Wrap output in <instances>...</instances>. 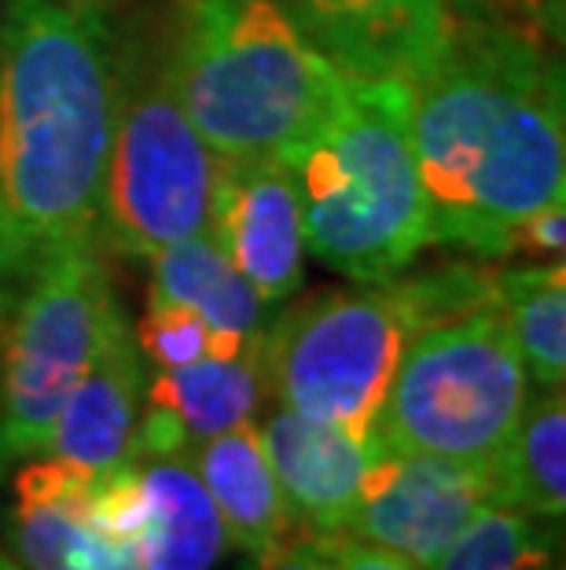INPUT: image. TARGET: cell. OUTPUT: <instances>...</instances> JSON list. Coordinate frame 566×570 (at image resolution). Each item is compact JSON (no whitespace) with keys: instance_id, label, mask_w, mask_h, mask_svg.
Returning a JSON list of instances; mask_svg holds the SVG:
<instances>
[{"instance_id":"6da1fadb","label":"cell","mask_w":566,"mask_h":570,"mask_svg":"<svg viewBox=\"0 0 566 570\" xmlns=\"http://www.w3.org/2000/svg\"><path fill=\"white\" fill-rule=\"evenodd\" d=\"M427 244L508 258L512 233L563 199V59L552 41L453 19L408 81Z\"/></svg>"},{"instance_id":"7a4b0ae2","label":"cell","mask_w":566,"mask_h":570,"mask_svg":"<svg viewBox=\"0 0 566 570\" xmlns=\"http://www.w3.org/2000/svg\"><path fill=\"white\" fill-rule=\"evenodd\" d=\"M118 56L96 0H4L0 199L27 262L100 239Z\"/></svg>"},{"instance_id":"3957f363","label":"cell","mask_w":566,"mask_h":570,"mask_svg":"<svg viewBox=\"0 0 566 570\" xmlns=\"http://www.w3.org/2000/svg\"><path fill=\"white\" fill-rule=\"evenodd\" d=\"M166 67L218 159H291L346 81L309 45L287 0H173Z\"/></svg>"},{"instance_id":"277c9868","label":"cell","mask_w":566,"mask_h":570,"mask_svg":"<svg viewBox=\"0 0 566 570\" xmlns=\"http://www.w3.org/2000/svg\"><path fill=\"white\" fill-rule=\"evenodd\" d=\"M287 166L306 250L331 273L383 284L430 247L405 81L346 78L331 115Z\"/></svg>"},{"instance_id":"5b68a950","label":"cell","mask_w":566,"mask_h":570,"mask_svg":"<svg viewBox=\"0 0 566 570\" xmlns=\"http://www.w3.org/2000/svg\"><path fill=\"white\" fill-rule=\"evenodd\" d=\"M529 397V375L515 350L500 302L467 317L419 327L408 338L376 442L390 453L438 456L493 468Z\"/></svg>"},{"instance_id":"8992f818","label":"cell","mask_w":566,"mask_h":570,"mask_svg":"<svg viewBox=\"0 0 566 570\" xmlns=\"http://www.w3.org/2000/svg\"><path fill=\"white\" fill-rule=\"evenodd\" d=\"M214 155L185 115L166 52L148 41L118 59L115 137L107 155L100 239L151 258L210 225Z\"/></svg>"},{"instance_id":"52a82bcc","label":"cell","mask_w":566,"mask_h":570,"mask_svg":"<svg viewBox=\"0 0 566 570\" xmlns=\"http://www.w3.org/2000/svg\"><path fill=\"white\" fill-rule=\"evenodd\" d=\"M413 335L416 324L394 281L320 291L265 332V380L284 409L371 442Z\"/></svg>"},{"instance_id":"ba28073f","label":"cell","mask_w":566,"mask_h":570,"mask_svg":"<svg viewBox=\"0 0 566 570\" xmlns=\"http://www.w3.org/2000/svg\"><path fill=\"white\" fill-rule=\"evenodd\" d=\"M111 302L100 239L48 247L27 265L0 365V482L22 460L48 453L59 409L89 368Z\"/></svg>"},{"instance_id":"9c48e42d","label":"cell","mask_w":566,"mask_h":570,"mask_svg":"<svg viewBox=\"0 0 566 570\" xmlns=\"http://www.w3.org/2000/svg\"><path fill=\"white\" fill-rule=\"evenodd\" d=\"M489 504L497 501H493V479L486 468L390 453L379 445L342 533L379 544L416 570H435L449 544Z\"/></svg>"},{"instance_id":"30bf717a","label":"cell","mask_w":566,"mask_h":570,"mask_svg":"<svg viewBox=\"0 0 566 570\" xmlns=\"http://www.w3.org/2000/svg\"><path fill=\"white\" fill-rule=\"evenodd\" d=\"M207 228L265 306H280L302 291V206L291 166L280 155L214 159Z\"/></svg>"},{"instance_id":"8fae6325","label":"cell","mask_w":566,"mask_h":570,"mask_svg":"<svg viewBox=\"0 0 566 570\" xmlns=\"http://www.w3.org/2000/svg\"><path fill=\"white\" fill-rule=\"evenodd\" d=\"M96 471L41 453L16 471V504L8 515L11 549L27 570H143L137 544L96 515Z\"/></svg>"},{"instance_id":"7c38bea8","label":"cell","mask_w":566,"mask_h":570,"mask_svg":"<svg viewBox=\"0 0 566 570\" xmlns=\"http://www.w3.org/2000/svg\"><path fill=\"white\" fill-rule=\"evenodd\" d=\"M309 45L360 81H413L453 33L445 0H287Z\"/></svg>"},{"instance_id":"4fadbf2b","label":"cell","mask_w":566,"mask_h":570,"mask_svg":"<svg viewBox=\"0 0 566 570\" xmlns=\"http://www.w3.org/2000/svg\"><path fill=\"white\" fill-rule=\"evenodd\" d=\"M143 365L118 298L107 306L100 343L86 375L67 394L52 428L48 453L75 460L89 471H111L132 460V439L143 412Z\"/></svg>"},{"instance_id":"5bb4252c","label":"cell","mask_w":566,"mask_h":570,"mask_svg":"<svg viewBox=\"0 0 566 570\" xmlns=\"http://www.w3.org/2000/svg\"><path fill=\"white\" fill-rule=\"evenodd\" d=\"M261 442L280 482L291 527L302 533H342L379 442H360L284 405L265 420Z\"/></svg>"},{"instance_id":"9a60e30c","label":"cell","mask_w":566,"mask_h":570,"mask_svg":"<svg viewBox=\"0 0 566 570\" xmlns=\"http://www.w3.org/2000/svg\"><path fill=\"white\" fill-rule=\"evenodd\" d=\"M140 490L137 552L143 570H214L228 549L225 523L188 449L132 460Z\"/></svg>"},{"instance_id":"2e32d148","label":"cell","mask_w":566,"mask_h":570,"mask_svg":"<svg viewBox=\"0 0 566 570\" xmlns=\"http://www.w3.org/2000/svg\"><path fill=\"white\" fill-rule=\"evenodd\" d=\"M188 456L218 508L228 544L247 556H261L284 541L291 515L255 423L247 420L207 442H196Z\"/></svg>"},{"instance_id":"e0dca14e","label":"cell","mask_w":566,"mask_h":570,"mask_svg":"<svg viewBox=\"0 0 566 570\" xmlns=\"http://www.w3.org/2000/svg\"><path fill=\"white\" fill-rule=\"evenodd\" d=\"M151 298L191 306L214 332V357H236L265 327V302L236 269L210 228L151 254Z\"/></svg>"},{"instance_id":"ac0fdd59","label":"cell","mask_w":566,"mask_h":570,"mask_svg":"<svg viewBox=\"0 0 566 570\" xmlns=\"http://www.w3.org/2000/svg\"><path fill=\"white\" fill-rule=\"evenodd\" d=\"M261 338L265 332L250 338L236 357H202L191 365L162 368L143 391V405L166 412L185 431L188 445L239 428L258 412L269 386Z\"/></svg>"},{"instance_id":"d6986e66","label":"cell","mask_w":566,"mask_h":570,"mask_svg":"<svg viewBox=\"0 0 566 570\" xmlns=\"http://www.w3.org/2000/svg\"><path fill=\"white\" fill-rule=\"evenodd\" d=\"M493 501L534 519H563L566 512V402L563 386H540L526 397L508 445L489 468Z\"/></svg>"},{"instance_id":"ffe728a7","label":"cell","mask_w":566,"mask_h":570,"mask_svg":"<svg viewBox=\"0 0 566 570\" xmlns=\"http://www.w3.org/2000/svg\"><path fill=\"white\" fill-rule=\"evenodd\" d=\"M497 302L537 386L566 380V269L563 262H534L497 273Z\"/></svg>"},{"instance_id":"44dd1931","label":"cell","mask_w":566,"mask_h":570,"mask_svg":"<svg viewBox=\"0 0 566 570\" xmlns=\"http://www.w3.org/2000/svg\"><path fill=\"white\" fill-rule=\"evenodd\" d=\"M435 570H556L552 541L540 519L489 504L449 544Z\"/></svg>"},{"instance_id":"7402d4cb","label":"cell","mask_w":566,"mask_h":570,"mask_svg":"<svg viewBox=\"0 0 566 570\" xmlns=\"http://www.w3.org/2000/svg\"><path fill=\"white\" fill-rule=\"evenodd\" d=\"M394 287L419 332V327H435L493 306L497 302V269L475 262H449L419 276H401V281H394Z\"/></svg>"},{"instance_id":"603a6c76","label":"cell","mask_w":566,"mask_h":570,"mask_svg":"<svg viewBox=\"0 0 566 570\" xmlns=\"http://www.w3.org/2000/svg\"><path fill=\"white\" fill-rule=\"evenodd\" d=\"M140 354L159 368L191 365V361L214 357V332L191 306L180 302H148L143 321L132 327Z\"/></svg>"},{"instance_id":"cb8c5ba5","label":"cell","mask_w":566,"mask_h":570,"mask_svg":"<svg viewBox=\"0 0 566 570\" xmlns=\"http://www.w3.org/2000/svg\"><path fill=\"white\" fill-rule=\"evenodd\" d=\"M445 4L460 22H486L552 45H559L563 33V0H445Z\"/></svg>"},{"instance_id":"d4e9b609","label":"cell","mask_w":566,"mask_h":570,"mask_svg":"<svg viewBox=\"0 0 566 570\" xmlns=\"http://www.w3.org/2000/svg\"><path fill=\"white\" fill-rule=\"evenodd\" d=\"M563 247H566V206L563 199H556L540 206L537 214H529L515 228L508 254H523V258H537V262H563Z\"/></svg>"},{"instance_id":"484cf974","label":"cell","mask_w":566,"mask_h":570,"mask_svg":"<svg viewBox=\"0 0 566 570\" xmlns=\"http://www.w3.org/2000/svg\"><path fill=\"white\" fill-rule=\"evenodd\" d=\"M324 549H328V570H416L401 556L357 541L349 533H324Z\"/></svg>"},{"instance_id":"4316f807","label":"cell","mask_w":566,"mask_h":570,"mask_svg":"<svg viewBox=\"0 0 566 570\" xmlns=\"http://www.w3.org/2000/svg\"><path fill=\"white\" fill-rule=\"evenodd\" d=\"M255 560V570H328V549H324V533H298L295 541L284 538Z\"/></svg>"},{"instance_id":"83f0119b","label":"cell","mask_w":566,"mask_h":570,"mask_svg":"<svg viewBox=\"0 0 566 570\" xmlns=\"http://www.w3.org/2000/svg\"><path fill=\"white\" fill-rule=\"evenodd\" d=\"M27 254H22L19 239H16V228L8 222V210H4V199H0V309H4L8 295L22 284L27 276Z\"/></svg>"},{"instance_id":"f1b7e54d","label":"cell","mask_w":566,"mask_h":570,"mask_svg":"<svg viewBox=\"0 0 566 570\" xmlns=\"http://www.w3.org/2000/svg\"><path fill=\"white\" fill-rule=\"evenodd\" d=\"M0 570H22V567H19V563H11V560H8V556H4V552H0Z\"/></svg>"},{"instance_id":"f546056e","label":"cell","mask_w":566,"mask_h":570,"mask_svg":"<svg viewBox=\"0 0 566 570\" xmlns=\"http://www.w3.org/2000/svg\"><path fill=\"white\" fill-rule=\"evenodd\" d=\"M96 4H103V8H107V4H115V0H96Z\"/></svg>"},{"instance_id":"4dcf8cb0","label":"cell","mask_w":566,"mask_h":570,"mask_svg":"<svg viewBox=\"0 0 566 570\" xmlns=\"http://www.w3.org/2000/svg\"><path fill=\"white\" fill-rule=\"evenodd\" d=\"M556 570H563V567H556Z\"/></svg>"}]
</instances>
